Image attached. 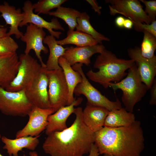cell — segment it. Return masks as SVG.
Returning a JSON list of instances; mask_svg holds the SVG:
<instances>
[{
  "mask_svg": "<svg viewBox=\"0 0 156 156\" xmlns=\"http://www.w3.org/2000/svg\"><path fill=\"white\" fill-rule=\"evenodd\" d=\"M82 108H75V118L69 127L47 135L42 145L44 152L51 156H83L89 153L94 143L95 133L84 124Z\"/></svg>",
  "mask_w": 156,
  "mask_h": 156,
  "instance_id": "1",
  "label": "cell"
},
{
  "mask_svg": "<svg viewBox=\"0 0 156 156\" xmlns=\"http://www.w3.org/2000/svg\"><path fill=\"white\" fill-rule=\"evenodd\" d=\"M141 122L135 120L129 126L103 127L95 133L94 144L100 154L114 156H140L144 148Z\"/></svg>",
  "mask_w": 156,
  "mask_h": 156,
  "instance_id": "2",
  "label": "cell"
},
{
  "mask_svg": "<svg viewBox=\"0 0 156 156\" xmlns=\"http://www.w3.org/2000/svg\"><path fill=\"white\" fill-rule=\"evenodd\" d=\"M96 60L93 67L98 70H90L86 75L91 81L98 83L105 89L108 83H117L124 79L127 73L126 71L132 67L135 63L133 60L119 58L111 51L104 49Z\"/></svg>",
  "mask_w": 156,
  "mask_h": 156,
  "instance_id": "3",
  "label": "cell"
},
{
  "mask_svg": "<svg viewBox=\"0 0 156 156\" xmlns=\"http://www.w3.org/2000/svg\"><path fill=\"white\" fill-rule=\"evenodd\" d=\"M115 91L121 90L122 101L126 110L132 113L135 104L140 101L149 90L142 81L135 64L129 68L125 78L117 83H108Z\"/></svg>",
  "mask_w": 156,
  "mask_h": 156,
  "instance_id": "4",
  "label": "cell"
},
{
  "mask_svg": "<svg viewBox=\"0 0 156 156\" xmlns=\"http://www.w3.org/2000/svg\"><path fill=\"white\" fill-rule=\"evenodd\" d=\"M82 65L78 63L72 66L74 70L80 74L82 79L81 82L75 88L74 94L78 96L81 94L84 95L87 99V105L102 107L109 111L121 108V103L118 99L115 101L110 100L91 84L83 72Z\"/></svg>",
  "mask_w": 156,
  "mask_h": 156,
  "instance_id": "5",
  "label": "cell"
},
{
  "mask_svg": "<svg viewBox=\"0 0 156 156\" xmlns=\"http://www.w3.org/2000/svg\"><path fill=\"white\" fill-rule=\"evenodd\" d=\"M33 106L27 98L25 90L10 92L0 87V111L10 116H28Z\"/></svg>",
  "mask_w": 156,
  "mask_h": 156,
  "instance_id": "6",
  "label": "cell"
},
{
  "mask_svg": "<svg viewBox=\"0 0 156 156\" xmlns=\"http://www.w3.org/2000/svg\"><path fill=\"white\" fill-rule=\"evenodd\" d=\"M19 60L20 63L17 74L5 88L8 91L17 92L25 89L41 69V64L29 54H21Z\"/></svg>",
  "mask_w": 156,
  "mask_h": 156,
  "instance_id": "7",
  "label": "cell"
},
{
  "mask_svg": "<svg viewBox=\"0 0 156 156\" xmlns=\"http://www.w3.org/2000/svg\"><path fill=\"white\" fill-rule=\"evenodd\" d=\"M48 79V94L51 108L55 112L67 105L68 89L62 69L46 70Z\"/></svg>",
  "mask_w": 156,
  "mask_h": 156,
  "instance_id": "8",
  "label": "cell"
},
{
  "mask_svg": "<svg viewBox=\"0 0 156 156\" xmlns=\"http://www.w3.org/2000/svg\"><path fill=\"white\" fill-rule=\"evenodd\" d=\"M109 5L111 15L117 14L128 18L133 22L150 24L152 21L143 9V6L138 0H106Z\"/></svg>",
  "mask_w": 156,
  "mask_h": 156,
  "instance_id": "9",
  "label": "cell"
},
{
  "mask_svg": "<svg viewBox=\"0 0 156 156\" xmlns=\"http://www.w3.org/2000/svg\"><path fill=\"white\" fill-rule=\"evenodd\" d=\"M45 67L41 69L25 90V95L33 106L40 108H51L48 94V79Z\"/></svg>",
  "mask_w": 156,
  "mask_h": 156,
  "instance_id": "10",
  "label": "cell"
},
{
  "mask_svg": "<svg viewBox=\"0 0 156 156\" xmlns=\"http://www.w3.org/2000/svg\"><path fill=\"white\" fill-rule=\"evenodd\" d=\"M55 112L51 108L43 109L33 106L28 115L29 118L27 123L22 129L17 132L16 138L39 136L46 128L49 116Z\"/></svg>",
  "mask_w": 156,
  "mask_h": 156,
  "instance_id": "11",
  "label": "cell"
},
{
  "mask_svg": "<svg viewBox=\"0 0 156 156\" xmlns=\"http://www.w3.org/2000/svg\"><path fill=\"white\" fill-rule=\"evenodd\" d=\"M46 35L43 28L29 23L27 25L25 32L20 38L26 44L24 53L29 54L31 50H34L42 67H46V65L42 60L41 53L42 51L47 54L49 52L48 49L43 44V40Z\"/></svg>",
  "mask_w": 156,
  "mask_h": 156,
  "instance_id": "12",
  "label": "cell"
},
{
  "mask_svg": "<svg viewBox=\"0 0 156 156\" xmlns=\"http://www.w3.org/2000/svg\"><path fill=\"white\" fill-rule=\"evenodd\" d=\"M127 53L130 59L134 60L142 81L149 89L156 75V56L152 59L144 57L138 46L130 48Z\"/></svg>",
  "mask_w": 156,
  "mask_h": 156,
  "instance_id": "13",
  "label": "cell"
},
{
  "mask_svg": "<svg viewBox=\"0 0 156 156\" xmlns=\"http://www.w3.org/2000/svg\"><path fill=\"white\" fill-rule=\"evenodd\" d=\"M33 4L29 0L25 1L23 7V12L25 13L24 18L20 23L19 27H22L27 26L28 23L32 24L38 27L46 29L50 35L58 39L62 34L60 32L55 31L53 29L64 31L56 18H53L51 22H48L33 12Z\"/></svg>",
  "mask_w": 156,
  "mask_h": 156,
  "instance_id": "14",
  "label": "cell"
},
{
  "mask_svg": "<svg viewBox=\"0 0 156 156\" xmlns=\"http://www.w3.org/2000/svg\"><path fill=\"white\" fill-rule=\"evenodd\" d=\"M105 48L102 44L83 47H67L62 56L71 66L77 63L84 64L89 66L90 58L96 53H101Z\"/></svg>",
  "mask_w": 156,
  "mask_h": 156,
  "instance_id": "15",
  "label": "cell"
},
{
  "mask_svg": "<svg viewBox=\"0 0 156 156\" xmlns=\"http://www.w3.org/2000/svg\"><path fill=\"white\" fill-rule=\"evenodd\" d=\"M83 100L81 97L78 98L71 104L61 107L48 118V124L45 129L47 135L56 131H61L68 127L66 121L69 116L73 113L75 107L80 104Z\"/></svg>",
  "mask_w": 156,
  "mask_h": 156,
  "instance_id": "16",
  "label": "cell"
},
{
  "mask_svg": "<svg viewBox=\"0 0 156 156\" xmlns=\"http://www.w3.org/2000/svg\"><path fill=\"white\" fill-rule=\"evenodd\" d=\"M0 13L6 24L10 26V30L6 36H10L14 35L16 38H20L23 34L19 31L18 27L24 18V12H22L20 8L16 9L14 6L4 1L3 4H0Z\"/></svg>",
  "mask_w": 156,
  "mask_h": 156,
  "instance_id": "17",
  "label": "cell"
},
{
  "mask_svg": "<svg viewBox=\"0 0 156 156\" xmlns=\"http://www.w3.org/2000/svg\"><path fill=\"white\" fill-rule=\"evenodd\" d=\"M16 52L0 56V87L6 88L16 77L19 65Z\"/></svg>",
  "mask_w": 156,
  "mask_h": 156,
  "instance_id": "18",
  "label": "cell"
},
{
  "mask_svg": "<svg viewBox=\"0 0 156 156\" xmlns=\"http://www.w3.org/2000/svg\"><path fill=\"white\" fill-rule=\"evenodd\" d=\"M109 112L102 107L87 105L83 110V121L90 130L95 133L103 127Z\"/></svg>",
  "mask_w": 156,
  "mask_h": 156,
  "instance_id": "19",
  "label": "cell"
},
{
  "mask_svg": "<svg viewBox=\"0 0 156 156\" xmlns=\"http://www.w3.org/2000/svg\"><path fill=\"white\" fill-rule=\"evenodd\" d=\"M39 136H24L15 139L1 137V140L4 144L3 148L7 151L10 156H18V153L23 148L33 151L39 143Z\"/></svg>",
  "mask_w": 156,
  "mask_h": 156,
  "instance_id": "20",
  "label": "cell"
},
{
  "mask_svg": "<svg viewBox=\"0 0 156 156\" xmlns=\"http://www.w3.org/2000/svg\"><path fill=\"white\" fill-rule=\"evenodd\" d=\"M58 62L63 71L68 88V105L76 99L74 97V91L77 85L81 82L82 77L80 74L74 70L70 64L62 57H60Z\"/></svg>",
  "mask_w": 156,
  "mask_h": 156,
  "instance_id": "21",
  "label": "cell"
},
{
  "mask_svg": "<svg viewBox=\"0 0 156 156\" xmlns=\"http://www.w3.org/2000/svg\"><path fill=\"white\" fill-rule=\"evenodd\" d=\"M134 114L127 111L125 108L109 111L103 127H117L130 125L135 121Z\"/></svg>",
  "mask_w": 156,
  "mask_h": 156,
  "instance_id": "22",
  "label": "cell"
},
{
  "mask_svg": "<svg viewBox=\"0 0 156 156\" xmlns=\"http://www.w3.org/2000/svg\"><path fill=\"white\" fill-rule=\"evenodd\" d=\"M43 43L47 45L49 50L48 59L45 64L46 70L50 71L62 69L59 65L58 61L64 54L66 48L58 44L55 38L51 35L45 37Z\"/></svg>",
  "mask_w": 156,
  "mask_h": 156,
  "instance_id": "23",
  "label": "cell"
},
{
  "mask_svg": "<svg viewBox=\"0 0 156 156\" xmlns=\"http://www.w3.org/2000/svg\"><path fill=\"white\" fill-rule=\"evenodd\" d=\"M81 14L79 11L74 9L61 6L58 7L56 11L50 12L48 14L60 18L66 23L68 27V35L74 31L77 25V18Z\"/></svg>",
  "mask_w": 156,
  "mask_h": 156,
  "instance_id": "24",
  "label": "cell"
},
{
  "mask_svg": "<svg viewBox=\"0 0 156 156\" xmlns=\"http://www.w3.org/2000/svg\"><path fill=\"white\" fill-rule=\"evenodd\" d=\"M67 36L63 39L56 40L57 43L61 46L73 44L76 45L77 47L92 46L99 44L91 36L77 31H74Z\"/></svg>",
  "mask_w": 156,
  "mask_h": 156,
  "instance_id": "25",
  "label": "cell"
},
{
  "mask_svg": "<svg viewBox=\"0 0 156 156\" xmlns=\"http://www.w3.org/2000/svg\"><path fill=\"white\" fill-rule=\"evenodd\" d=\"M90 17L86 12L81 13L77 18V25L76 31L86 34L92 36L99 44H102V41H110L109 38L96 31L91 24Z\"/></svg>",
  "mask_w": 156,
  "mask_h": 156,
  "instance_id": "26",
  "label": "cell"
},
{
  "mask_svg": "<svg viewBox=\"0 0 156 156\" xmlns=\"http://www.w3.org/2000/svg\"><path fill=\"white\" fill-rule=\"evenodd\" d=\"M142 32L144 36L140 48L141 54L145 58H153L156 57L154 53L156 49V37L146 31Z\"/></svg>",
  "mask_w": 156,
  "mask_h": 156,
  "instance_id": "27",
  "label": "cell"
},
{
  "mask_svg": "<svg viewBox=\"0 0 156 156\" xmlns=\"http://www.w3.org/2000/svg\"><path fill=\"white\" fill-rule=\"evenodd\" d=\"M66 0H40L33 4V7L35 13L38 15L40 14H48L50 11L57 8L65 2Z\"/></svg>",
  "mask_w": 156,
  "mask_h": 156,
  "instance_id": "28",
  "label": "cell"
},
{
  "mask_svg": "<svg viewBox=\"0 0 156 156\" xmlns=\"http://www.w3.org/2000/svg\"><path fill=\"white\" fill-rule=\"evenodd\" d=\"M18 48V44L10 36L0 38V56L16 52Z\"/></svg>",
  "mask_w": 156,
  "mask_h": 156,
  "instance_id": "29",
  "label": "cell"
},
{
  "mask_svg": "<svg viewBox=\"0 0 156 156\" xmlns=\"http://www.w3.org/2000/svg\"><path fill=\"white\" fill-rule=\"evenodd\" d=\"M139 1L144 4L145 8L144 11L152 22L156 21V1L140 0Z\"/></svg>",
  "mask_w": 156,
  "mask_h": 156,
  "instance_id": "30",
  "label": "cell"
},
{
  "mask_svg": "<svg viewBox=\"0 0 156 156\" xmlns=\"http://www.w3.org/2000/svg\"><path fill=\"white\" fill-rule=\"evenodd\" d=\"M133 23L135 30L138 31H142L145 30L156 37V21L152 22L150 24L142 23Z\"/></svg>",
  "mask_w": 156,
  "mask_h": 156,
  "instance_id": "31",
  "label": "cell"
},
{
  "mask_svg": "<svg viewBox=\"0 0 156 156\" xmlns=\"http://www.w3.org/2000/svg\"><path fill=\"white\" fill-rule=\"evenodd\" d=\"M150 92V98L149 104L151 105H156V79L155 78L149 89Z\"/></svg>",
  "mask_w": 156,
  "mask_h": 156,
  "instance_id": "32",
  "label": "cell"
},
{
  "mask_svg": "<svg viewBox=\"0 0 156 156\" xmlns=\"http://www.w3.org/2000/svg\"><path fill=\"white\" fill-rule=\"evenodd\" d=\"M86 1L91 5L92 8L94 10L95 12L97 13L99 15L101 14V9L102 8L99 6L98 3L96 0H87Z\"/></svg>",
  "mask_w": 156,
  "mask_h": 156,
  "instance_id": "33",
  "label": "cell"
},
{
  "mask_svg": "<svg viewBox=\"0 0 156 156\" xmlns=\"http://www.w3.org/2000/svg\"><path fill=\"white\" fill-rule=\"evenodd\" d=\"M89 153L88 155L85 156H98L100 155L97 147L94 143L92 145Z\"/></svg>",
  "mask_w": 156,
  "mask_h": 156,
  "instance_id": "34",
  "label": "cell"
},
{
  "mask_svg": "<svg viewBox=\"0 0 156 156\" xmlns=\"http://www.w3.org/2000/svg\"><path fill=\"white\" fill-rule=\"evenodd\" d=\"M125 19L122 16L117 17L115 20L116 25L119 27H123Z\"/></svg>",
  "mask_w": 156,
  "mask_h": 156,
  "instance_id": "35",
  "label": "cell"
},
{
  "mask_svg": "<svg viewBox=\"0 0 156 156\" xmlns=\"http://www.w3.org/2000/svg\"><path fill=\"white\" fill-rule=\"evenodd\" d=\"M133 23L132 21L129 19H125L123 27L127 29H130L132 27Z\"/></svg>",
  "mask_w": 156,
  "mask_h": 156,
  "instance_id": "36",
  "label": "cell"
},
{
  "mask_svg": "<svg viewBox=\"0 0 156 156\" xmlns=\"http://www.w3.org/2000/svg\"><path fill=\"white\" fill-rule=\"evenodd\" d=\"M7 29L6 28L0 27V38L6 35Z\"/></svg>",
  "mask_w": 156,
  "mask_h": 156,
  "instance_id": "37",
  "label": "cell"
},
{
  "mask_svg": "<svg viewBox=\"0 0 156 156\" xmlns=\"http://www.w3.org/2000/svg\"><path fill=\"white\" fill-rule=\"evenodd\" d=\"M29 155V156H39L37 152L34 151L30 152Z\"/></svg>",
  "mask_w": 156,
  "mask_h": 156,
  "instance_id": "38",
  "label": "cell"
},
{
  "mask_svg": "<svg viewBox=\"0 0 156 156\" xmlns=\"http://www.w3.org/2000/svg\"><path fill=\"white\" fill-rule=\"evenodd\" d=\"M103 156H114L113 155L108 154H103Z\"/></svg>",
  "mask_w": 156,
  "mask_h": 156,
  "instance_id": "39",
  "label": "cell"
},
{
  "mask_svg": "<svg viewBox=\"0 0 156 156\" xmlns=\"http://www.w3.org/2000/svg\"><path fill=\"white\" fill-rule=\"evenodd\" d=\"M1 137L2 136H1V135L0 134V140H1ZM0 156H3L1 153H0Z\"/></svg>",
  "mask_w": 156,
  "mask_h": 156,
  "instance_id": "40",
  "label": "cell"
},
{
  "mask_svg": "<svg viewBox=\"0 0 156 156\" xmlns=\"http://www.w3.org/2000/svg\"><path fill=\"white\" fill-rule=\"evenodd\" d=\"M23 156H28L26 155L25 154H24Z\"/></svg>",
  "mask_w": 156,
  "mask_h": 156,
  "instance_id": "41",
  "label": "cell"
}]
</instances>
